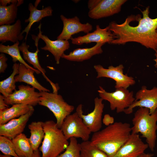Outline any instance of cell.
<instances>
[{
	"instance_id": "obj_1",
	"label": "cell",
	"mask_w": 157,
	"mask_h": 157,
	"mask_svg": "<svg viewBox=\"0 0 157 157\" xmlns=\"http://www.w3.org/2000/svg\"><path fill=\"white\" fill-rule=\"evenodd\" d=\"M149 7L141 11L140 15L129 16L122 23L115 22L109 25L110 30L115 35L116 39L111 44H124L129 42L138 43L155 51L157 48V17L151 18L149 15Z\"/></svg>"
},
{
	"instance_id": "obj_2",
	"label": "cell",
	"mask_w": 157,
	"mask_h": 157,
	"mask_svg": "<svg viewBox=\"0 0 157 157\" xmlns=\"http://www.w3.org/2000/svg\"><path fill=\"white\" fill-rule=\"evenodd\" d=\"M131 126L127 122H115L101 130L93 133L90 142L111 157L126 141L130 135Z\"/></svg>"
},
{
	"instance_id": "obj_3",
	"label": "cell",
	"mask_w": 157,
	"mask_h": 157,
	"mask_svg": "<svg viewBox=\"0 0 157 157\" xmlns=\"http://www.w3.org/2000/svg\"><path fill=\"white\" fill-rule=\"evenodd\" d=\"M157 109L150 114L149 110L139 107L135 112L132 120L133 126L131 133H140L145 139L148 147L152 151L154 150L157 136Z\"/></svg>"
},
{
	"instance_id": "obj_4",
	"label": "cell",
	"mask_w": 157,
	"mask_h": 157,
	"mask_svg": "<svg viewBox=\"0 0 157 157\" xmlns=\"http://www.w3.org/2000/svg\"><path fill=\"white\" fill-rule=\"evenodd\" d=\"M43 127L44 136L39 148L42 157H57L68 146V140L53 121L43 122Z\"/></svg>"
},
{
	"instance_id": "obj_5",
	"label": "cell",
	"mask_w": 157,
	"mask_h": 157,
	"mask_svg": "<svg viewBox=\"0 0 157 157\" xmlns=\"http://www.w3.org/2000/svg\"><path fill=\"white\" fill-rule=\"evenodd\" d=\"M39 92L40 96L38 104L47 107L53 113L56 119L57 126L60 129L65 119L73 111L74 106L66 102L58 91Z\"/></svg>"
},
{
	"instance_id": "obj_6",
	"label": "cell",
	"mask_w": 157,
	"mask_h": 157,
	"mask_svg": "<svg viewBox=\"0 0 157 157\" xmlns=\"http://www.w3.org/2000/svg\"><path fill=\"white\" fill-rule=\"evenodd\" d=\"M98 92L100 98L109 102L110 109L116 110L117 113L124 112L135 100L133 92H130L127 89L121 88L116 89L114 92H108L99 86Z\"/></svg>"
},
{
	"instance_id": "obj_7",
	"label": "cell",
	"mask_w": 157,
	"mask_h": 157,
	"mask_svg": "<svg viewBox=\"0 0 157 157\" xmlns=\"http://www.w3.org/2000/svg\"><path fill=\"white\" fill-rule=\"evenodd\" d=\"M60 129L68 140L74 137L80 138L83 141H88L91 133L76 112L66 117Z\"/></svg>"
},
{
	"instance_id": "obj_8",
	"label": "cell",
	"mask_w": 157,
	"mask_h": 157,
	"mask_svg": "<svg viewBox=\"0 0 157 157\" xmlns=\"http://www.w3.org/2000/svg\"><path fill=\"white\" fill-rule=\"evenodd\" d=\"M94 68L97 73V78L106 77L112 78L115 82L116 89L121 88L126 89L135 83L133 78L128 76L127 74H124V66L120 64L117 66L110 65L108 68H104L100 65H95Z\"/></svg>"
},
{
	"instance_id": "obj_9",
	"label": "cell",
	"mask_w": 157,
	"mask_h": 157,
	"mask_svg": "<svg viewBox=\"0 0 157 157\" xmlns=\"http://www.w3.org/2000/svg\"><path fill=\"white\" fill-rule=\"evenodd\" d=\"M103 100L101 98L96 97L94 100L93 110L87 115L83 114L82 104H79L76 108V112L91 133L97 132L102 127V115L104 108Z\"/></svg>"
},
{
	"instance_id": "obj_10",
	"label": "cell",
	"mask_w": 157,
	"mask_h": 157,
	"mask_svg": "<svg viewBox=\"0 0 157 157\" xmlns=\"http://www.w3.org/2000/svg\"><path fill=\"white\" fill-rule=\"evenodd\" d=\"M135 100L124 113L130 114L136 107H144L149 110L151 114L157 109V87H154L151 89H148L143 85L136 93Z\"/></svg>"
},
{
	"instance_id": "obj_11",
	"label": "cell",
	"mask_w": 157,
	"mask_h": 157,
	"mask_svg": "<svg viewBox=\"0 0 157 157\" xmlns=\"http://www.w3.org/2000/svg\"><path fill=\"white\" fill-rule=\"evenodd\" d=\"M10 95L4 97V101L8 105L25 104L33 106L38 104L40 96V92L35 91V88L29 85H21L18 86Z\"/></svg>"
},
{
	"instance_id": "obj_12",
	"label": "cell",
	"mask_w": 157,
	"mask_h": 157,
	"mask_svg": "<svg viewBox=\"0 0 157 157\" xmlns=\"http://www.w3.org/2000/svg\"><path fill=\"white\" fill-rule=\"evenodd\" d=\"M148 148L138 134L131 133L126 141L111 157H138Z\"/></svg>"
},
{
	"instance_id": "obj_13",
	"label": "cell",
	"mask_w": 157,
	"mask_h": 157,
	"mask_svg": "<svg viewBox=\"0 0 157 157\" xmlns=\"http://www.w3.org/2000/svg\"><path fill=\"white\" fill-rule=\"evenodd\" d=\"M116 38L115 35L110 30L109 26L105 28H101L99 25H97L96 30L92 32L76 38L72 37L71 40L72 44L81 45L94 42L104 44L106 43L111 44Z\"/></svg>"
},
{
	"instance_id": "obj_14",
	"label": "cell",
	"mask_w": 157,
	"mask_h": 157,
	"mask_svg": "<svg viewBox=\"0 0 157 157\" xmlns=\"http://www.w3.org/2000/svg\"><path fill=\"white\" fill-rule=\"evenodd\" d=\"M60 17L63 23V28L62 32L57 37V40H68L71 39L73 35L81 32L87 34L92 29L91 24L88 22L81 23L76 16L68 18L61 15Z\"/></svg>"
},
{
	"instance_id": "obj_15",
	"label": "cell",
	"mask_w": 157,
	"mask_h": 157,
	"mask_svg": "<svg viewBox=\"0 0 157 157\" xmlns=\"http://www.w3.org/2000/svg\"><path fill=\"white\" fill-rule=\"evenodd\" d=\"M126 0H100L98 4L88 13L89 17L98 19L119 13Z\"/></svg>"
},
{
	"instance_id": "obj_16",
	"label": "cell",
	"mask_w": 157,
	"mask_h": 157,
	"mask_svg": "<svg viewBox=\"0 0 157 157\" xmlns=\"http://www.w3.org/2000/svg\"><path fill=\"white\" fill-rule=\"evenodd\" d=\"M34 111V110H31L17 118L12 119L6 124L0 125V135L6 137L12 140L22 133Z\"/></svg>"
},
{
	"instance_id": "obj_17",
	"label": "cell",
	"mask_w": 157,
	"mask_h": 157,
	"mask_svg": "<svg viewBox=\"0 0 157 157\" xmlns=\"http://www.w3.org/2000/svg\"><path fill=\"white\" fill-rule=\"evenodd\" d=\"M40 24L39 26V32L37 36H35L38 39L43 40L45 44V45L41 47L43 50L48 51L53 56L56 63H60V60L62 56L64 54V52L68 49L70 47V44L68 40H52L44 35H42L41 31Z\"/></svg>"
},
{
	"instance_id": "obj_18",
	"label": "cell",
	"mask_w": 157,
	"mask_h": 157,
	"mask_svg": "<svg viewBox=\"0 0 157 157\" xmlns=\"http://www.w3.org/2000/svg\"><path fill=\"white\" fill-rule=\"evenodd\" d=\"M104 44L98 43L91 47L77 48L68 54H64L61 58L70 61L82 62L90 58L94 55L102 53V47Z\"/></svg>"
},
{
	"instance_id": "obj_19",
	"label": "cell",
	"mask_w": 157,
	"mask_h": 157,
	"mask_svg": "<svg viewBox=\"0 0 157 157\" xmlns=\"http://www.w3.org/2000/svg\"><path fill=\"white\" fill-rule=\"evenodd\" d=\"M21 20L18 19L13 25L0 26V42L3 43L10 41L14 43L22 40L24 36L22 34Z\"/></svg>"
},
{
	"instance_id": "obj_20",
	"label": "cell",
	"mask_w": 157,
	"mask_h": 157,
	"mask_svg": "<svg viewBox=\"0 0 157 157\" xmlns=\"http://www.w3.org/2000/svg\"><path fill=\"white\" fill-rule=\"evenodd\" d=\"M34 110L33 106L25 104H15L4 110L0 111V125L19 117Z\"/></svg>"
},
{
	"instance_id": "obj_21",
	"label": "cell",
	"mask_w": 157,
	"mask_h": 157,
	"mask_svg": "<svg viewBox=\"0 0 157 157\" xmlns=\"http://www.w3.org/2000/svg\"><path fill=\"white\" fill-rule=\"evenodd\" d=\"M28 9L30 12L28 19L25 20V23H28V25L22 32V34L26 33L25 39L26 40L28 35L31 28L34 23L39 22L43 18L52 15L53 10L50 6H48L42 10H38L32 3L28 4Z\"/></svg>"
},
{
	"instance_id": "obj_22",
	"label": "cell",
	"mask_w": 157,
	"mask_h": 157,
	"mask_svg": "<svg viewBox=\"0 0 157 157\" xmlns=\"http://www.w3.org/2000/svg\"><path fill=\"white\" fill-rule=\"evenodd\" d=\"M18 71V74L15 78L16 82H24L37 89L39 92L50 91L38 82L34 75L35 72L33 70L27 68L24 65L20 63Z\"/></svg>"
},
{
	"instance_id": "obj_23",
	"label": "cell",
	"mask_w": 157,
	"mask_h": 157,
	"mask_svg": "<svg viewBox=\"0 0 157 157\" xmlns=\"http://www.w3.org/2000/svg\"><path fill=\"white\" fill-rule=\"evenodd\" d=\"M35 45L37 49L36 51L34 52H30L28 50L29 46L26 44V42H23L19 46V49L20 51L23 54L24 60H26L27 62L32 64L35 69L41 73L45 78L49 82L51 86H53L55 84L49 80L46 76L45 75L46 71L44 68L42 67L39 63L38 55V52L40 51L38 47V44H35Z\"/></svg>"
},
{
	"instance_id": "obj_24",
	"label": "cell",
	"mask_w": 157,
	"mask_h": 157,
	"mask_svg": "<svg viewBox=\"0 0 157 157\" xmlns=\"http://www.w3.org/2000/svg\"><path fill=\"white\" fill-rule=\"evenodd\" d=\"M15 151L18 156L32 157L34 151L29 138L21 133L12 139Z\"/></svg>"
},
{
	"instance_id": "obj_25",
	"label": "cell",
	"mask_w": 157,
	"mask_h": 157,
	"mask_svg": "<svg viewBox=\"0 0 157 157\" xmlns=\"http://www.w3.org/2000/svg\"><path fill=\"white\" fill-rule=\"evenodd\" d=\"M31 135L29 140L34 151L38 150V147L44 136L43 122H33L28 125Z\"/></svg>"
},
{
	"instance_id": "obj_26",
	"label": "cell",
	"mask_w": 157,
	"mask_h": 157,
	"mask_svg": "<svg viewBox=\"0 0 157 157\" xmlns=\"http://www.w3.org/2000/svg\"><path fill=\"white\" fill-rule=\"evenodd\" d=\"M19 41H18L11 46H6L1 43L0 44V52L10 56L14 63L18 61L20 63L24 65L27 68L33 70L37 74H40L41 72L40 71L28 65L22 58L19 49Z\"/></svg>"
},
{
	"instance_id": "obj_27",
	"label": "cell",
	"mask_w": 157,
	"mask_h": 157,
	"mask_svg": "<svg viewBox=\"0 0 157 157\" xmlns=\"http://www.w3.org/2000/svg\"><path fill=\"white\" fill-rule=\"evenodd\" d=\"M19 63H14L13 66V71L7 78L0 82V92L5 98L11 94L14 90H16L15 78L19 73Z\"/></svg>"
},
{
	"instance_id": "obj_28",
	"label": "cell",
	"mask_w": 157,
	"mask_h": 157,
	"mask_svg": "<svg viewBox=\"0 0 157 157\" xmlns=\"http://www.w3.org/2000/svg\"><path fill=\"white\" fill-rule=\"evenodd\" d=\"M17 2L6 6H0V25H10L17 18L18 7Z\"/></svg>"
},
{
	"instance_id": "obj_29",
	"label": "cell",
	"mask_w": 157,
	"mask_h": 157,
	"mask_svg": "<svg viewBox=\"0 0 157 157\" xmlns=\"http://www.w3.org/2000/svg\"><path fill=\"white\" fill-rule=\"evenodd\" d=\"M81 157H108L104 152L92 145L90 141L80 143Z\"/></svg>"
},
{
	"instance_id": "obj_30",
	"label": "cell",
	"mask_w": 157,
	"mask_h": 157,
	"mask_svg": "<svg viewBox=\"0 0 157 157\" xmlns=\"http://www.w3.org/2000/svg\"><path fill=\"white\" fill-rule=\"evenodd\" d=\"M69 144L63 153L57 157H81V146L76 138H71L69 139Z\"/></svg>"
},
{
	"instance_id": "obj_31",
	"label": "cell",
	"mask_w": 157,
	"mask_h": 157,
	"mask_svg": "<svg viewBox=\"0 0 157 157\" xmlns=\"http://www.w3.org/2000/svg\"><path fill=\"white\" fill-rule=\"evenodd\" d=\"M0 150L4 155L19 157L15 151L12 140L6 137L0 136Z\"/></svg>"
},
{
	"instance_id": "obj_32",
	"label": "cell",
	"mask_w": 157,
	"mask_h": 157,
	"mask_svg": "<svg viewBox=\"0 0 157 157\" xmlns=\"http://www.w3.org/2000/svg\"><path fill=\"white\" fill-rule=\"evenodd\" d=\"M8 59L3 53L0 54V73H4L7 67L6 63Z\"/></svg>"
},
{
	"instance_id": "obj_33",
	"label": "cell",
	"mask_w": 157,
	"mask_h": 157,
	"mask_svg": "<svg viewBox=\"0 0 157 157\" xmlns=\"http://www.w3.org/2000/svg\"><path fill=\"white\" fill-rule=\"evenodd\" d=\"M102 123L106 126L113 124L114 122V119L109 114H105L102 119Z\"/></svg>"
},
{
	"instance_id": "obj_34",
	"label": "cell",
	"mask_w": 157,
	"mask_h": 157,
	"mask_svg": "<svg viewBox=\"0 0 157 157\" xmlns=\"http://www.w3.org/2000/svg\"><path fill=\"white\" fill-rule=\"evenodd\" d=\"M4 97L1 94L0 95V111L4 110L9 108L4 101Z\"/></svg>"
},
{
	"instance_id": "obj_35",
	"label": "cell",
	"mask_w": 157,
	"mask_h": 157,
	"mask_svg": "<svg viewBox=\"0 0 157 157\" xmlns=\"http://www.w3.org/2000/svg\"><path fill=\"white\" fill-rule=\"evenodd\" d=\"M100 0H89L88 2V7L89 10L94 8L99 3Z\"/></svg>"
},
{
	"instance_id": "obj_36",
	"label": "cell",
	"mask_w": 157,
	"mask_h": 157,
	"mask_svg": "<svg viewBox=\"0 0 157 157\" xmlns=\"http://www.w3.org/2000/svg\"><path fill=\"white\" fill-rule=\"evenodd\" d=\"M17 0H0V6H7L8 4H11L12 3L17 2Z\"/></svg>"
},
{
	"instance_id": "obj_37",
	"label": "cell",
	"mask_w": 157,
	"mask_h": 157,
	"mask_svg": "<svg viewBox=\"0 0 157 157\" xmlns=\"http://www.w3.org/2000/svg\"><path fill=\"white\" fill-rule=\"evenodd\" d=\"M154 156V154H153L144 153L138 157H153Z\"/></svg>"
},
{
	"instance_id": "obj_38",
	"label": "cell",
	"mask_w": 157,
	"mask_h": 157,
	"mask_svg": "<svg viewBox=\"0 0 157 157\" xmlns=\"http://www.w3.org/2000/svg\"><path fill=\"white\" fill-rule=\"evenodd\" d=\"M32 157H41L39 150L34 151Z\"/></svg>"
},
{
	"instance_id": "obj_39",
	"label": "cell",
	"mask_w": 157,
	"mask_h": 157,
	"mask_svg": "<svg viewBox=\"0 0 157 157\" xmlns=\"http://www.w3.org/2000/svg\"><path fill=\"white\" fill-rule=\"evenodd\" d=\"M155 51V55L156 57V58L154 59V60L155 63L154 66L156 67L157 68V48Z\"/></svg>"
},
{
	"instance_id": "obj_40",
	"label": "cell",
	"mask_w": 157,
	"mask_h": 157,
	"mask_svg": "<svg viewBox=\"0 0 157 157\" xmlns=\"http://www.w3.org/2000/svg\"><path fill=\"white\" fill-rule=\"evenodd\" d=\"M24 2L23 0H18L17 2V7L19 6L20 5L22 4Z\"/></svg>"
},
{
	"instance_id": "obj_41",
	"label": "cell",
	"mask_w": 157,
	"mask_h": 157,
	"mask_svg": "<svg viewBox=\"0 0 157 157\" xmlns=\"http://www.w3.org/2000/svg\"><path fill=\"white\" fill-rule=\"evenodd\" d=\"M41 0H36L34 6L36 8L37 7L39 3L40 2Z\"/></svg>"
},
{
	"instance_id": "obj_42",
	"label": "cell",
	"mask_w": 157,
	"mask_h": 157,
	"mask_svg": "<svg viewBox=\"0 0 157 157\" xmlns=\"http://www.w3.org/2000/svg\"><path fill=\"white\" fill-rule=\"evenodd\" d=\"M0 157H14L11 156L6 155L4 154H0Z\"/></svg>"
},
{
	"instance_id": "obj_43",
	"label": "cell",
	"mask_w": 157,
	"mask_h": 157,
	"mask_svg": "<svg viewBox=\"0 0 157 157\" xmlns=\"http://www.w3.org/2000/svg\"><path fill=\"white\" fill-rule=\"evenodd\" d=\"M156 32H157V29L156 30Z\"/></svg>"
}]
</instances>
